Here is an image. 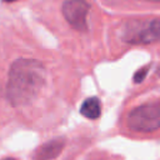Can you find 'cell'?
Instances as JSON below:
<instances>
[{"mask_svg": "<svg viewBox=\"0 0 160 160\" xmlns=\"http://www.w3.org/2000/svg\"><path fill=\"white\" fill-rule=\"evenodd\" d=\"M146 74H148V68H142V69L138 70L136 74L134 75V81H135L136 84H138V82H141V81L145 79Z\"/></svg>", "mask_w": 160, "mask_h": 160, "instance_id": "52a82bcc", "label": "cell"}, {"mask_svg": "<svg viewBox=\"0 0 160 160\" xmlns=\"http://www.w3.org/2000/svg\"><path fill=\"white\" fill-rule=\"evenodd\" d=\"M2 1H5V2H12V1H16V0H2Z\"/></svg>", "mask_w": 160, "mask_h": 160, "instance_id": "ba28073f", "label": "cell"}, {"mask_svg": "<svg viewBox=\"0 0 160 160\" xmlns=\"http://www.w3.org/2000/svg\"><path fill=\"white\" fill-rule=\"evenodd\" d=\"M129 129L138 132H151L160 128V101L144 104L128 115Z\"/></svg>", "mask_w": 160, "mask_h": 160, "instance_id": "7a4b0ae2", "label": "cell"}, {"mask_svg": "<svg viewBox=\"0 0 160 160\" xmlns=\"http://www.w3.org/2000/svg\"><path fill=\"white\" fill-rule=\"evenodd\" d=\"M80 114L88 119L95 120L100 116L101 114V104L100 100L96 96H91L88 98L82 101L81 106H80Z\"/></svg>", "mask_w": 160, "mask_h": 160, "instance_id": "5b68a950", "label": "cell"}, {"mask_svg": "<svg viewBox=\"0 0 160 160\" xmlns=\"http://www.w3.org/2000/svg\"><path fill=\"white\" fill-rule=\"evenodd\" d=\"M4 160H15V159H12V158H8V159H4Z\"/></svg>", "mask_w": 160, "mask_h": 160, "instance_id": "9c48e42d", "label": "cell"}, {"mask_svg": "<svg viewBox=\"0 0 160 160\" xmlns=\"http://www.w3.org/2000/svg\"><path fill=\"white\" fill-rule=\"evenodd\" d=\"M158 74H159V75H160V68H159V69H158Z\"/></svg>", "mask_w": 160, "mask_h": 160, "instance_id": "30bf717a", "label": "cell"}, {"mask_svg": "<svg viewBox=\"0 0 160 160\" xmlns=\"http://www.w3.org/2000/svg\"><path fill=\"white\" fill-rule=\"evenodd\" d=\"M64 146V142L61 140H52V141H49L46 144H44L38 154H36V160H50V159H54L55 156L59 155V152L61 151Z\"/></svg>", "mask_w": 160, "mask_h": 160, "instance_id": "8992f818", "label": "cell"}, {"mask_svg": "<svg viewBox=\"0 0 160 160\" xmlns=\"http://www.w3.org/2000/svg\"><path fill=\"white\" fill-rule=\"evenodd\" d=\"M124 41L130 44H149L160 40V19L128 22L121 32Z\"/></svg>", "mask_w": 160, "mask_h": 160, "instance_id": "3957f363", "label": "cell"}, {"mask_svg": "<svg viewBox=\"0 0 160 160\" xmlns=\"http://www.w3.org/2000/svg\"><path fill=\"white\" fill-rule=\"evenodd\" d=\"M45 66L35 59H18L9 71L6 86L8 99L12 106L31 102L45 85Z\"/></svg>", "mask_w": 160, "mask_h": 160, "instance_id": "6da1fadb", "label": "cell"}, {"mask_svg": "<svg viewBox=\"0 0 160 160\" xmlns=\"http://www.w3.org/2000/svg\"><path fill=\"white\" fill-rule=\"evenodd\" d=\"M88 12L89 4L85 0H66L62 4V15L75 30H88Z\"/></svg>", "mask_w": 160, "mask_h": 160, "instance_id": "277c9868", "label": "cell"}]
</instances>
